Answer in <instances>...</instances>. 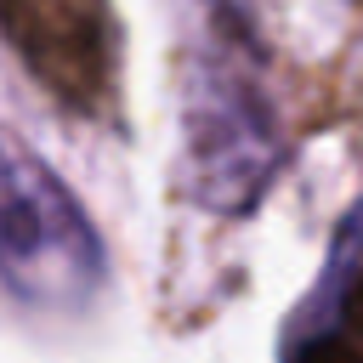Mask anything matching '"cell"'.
Here are the masks:
<instances>
[{
    "instance_id": "2",
    "label": "cell",
    "mask_w": 363,
    "mask_h": 363,
    "mask_svg": "<svg viewBox=\"0 0 363 363\" xmlns=\"http://www.w3.org/2000/svg\"><path fill=\"white\" fill-rule=\"evenodd\" d=\"M187 176L199 204L244 216L278 170V125L244 62L221 51H193L187 68Z\"/></svg>"
},
{
    "instance_id": "3",
    "label": "cell",
    "mask_w": 363,
    "mask_h": 363,
    "mask_svg": "<svg viewBox=\"0 0 363 363\" xmlns=\"http://www.w3.org/2000/svg\"><path fill=\"white\" fill-rule=\"evenodd\" d=\"M357 301H363V204L340 221V233H335V255H329V278H323V289H318V301H312V323H329L335 335L352 323V312H357Z\"/></svg>"
},
{
    "instance_id": "1",
    "label": "cell",
    "mask_w": 363,
    "mask_h": 363,
    "mask_svg": "<svg viewBox=\"0 0 363 363\" xmlns=\"http://www.w3.org/2000/svg\"><path fill=\"white\" fill-rule=\"evenodd\" d=\"M0 278L28 306L51 312L85 306L108 278L96 221L68 193V182L6 125H0Z\"/></svg>"
}]
</instances>
